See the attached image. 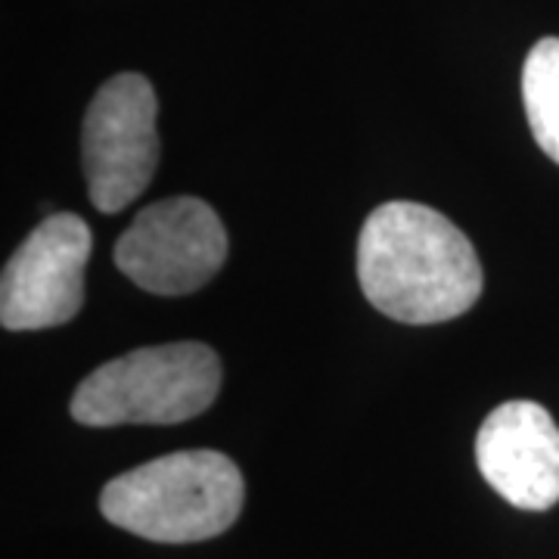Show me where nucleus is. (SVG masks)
Here are the masks:
<instances>
[{
  "mask_svg": "<svg viewBox=\"0 0 559 559\" xmlns=\"http://www.w3.org/2000/svg\"><path fill=\"white\" fill-rule=\"evenodd\" d=\"M358 280L385 318L429 326L466 314L481 296V264L457 224L419 202H385L358 237Z\"/></svg>",
  "mask_w": 559,
  "mask_h": 559,
  "instance_id": "obj_1",
  "label": "nucleus"
},
{
  "mask_svg": "<svg viewBox=\"0 0 559 559\" xmlns=\"http://www.w3.org/2000/svg\"><path fill=\"white\" fill-rule=\"evenodd\" d=\"M242 510V476L221 451H178L121 473L103 488L100 513L112 525L159 544L224 535Z\"/></svg>",
  "mask_w": 559,
  "mask_h": 559,
  "instance_id": "obj_2",
  "label": "nucleus"
},
{
  "mask_svg": "<svg viewBox=\"0 0 559 559\" xmlns=\"http://www.w3.org/2000/svg\"><path fill=\"white\" fill-rule=\"evenodd\" d=\"M221 389V360L202 342H168L106 360L69 401L81 426H171L200 417Z\"/></svg>",
  "mask_w": 559,
  "mask_h": 559,
  "instance_id": "obj_3",
  "label": "nucleus"
},
{
  "mask_svg": "<svg viewBox=\"0 0 559 559\" xmlns=\"http://www.w3.org/2000/svg\"><path fill=\"white\" fill-rule=\"evenodd\" d=\"M156 91L138 72L106 81L87 106L81 128V159L87 197L103 215H116L131 205L156 175Z\"/></svg>",
  "mask_w": 559,
  "mask_h": 559,
  "instance_id": "obj_4",
  "label": "nucleus"
},
{
  "mask_svg": "<svg viewBox=\"0 0 559 559\" xmlns=\"http://www.w3.org/2000/svg\"><path fill=\"white\" fill-rule=\"evenodd\" d=\"M227 259V230L218 212L197 197L153 202L116 242V267L153 296L202 289Z\"/></svg>",
  "mask_w": 559,
  "mask_h": 559,
  "instance_id": "obj_5",
  "label": "nucleus"
},
{
  "mask_svg": "<svg viewBox=\"0 0 559 559\" xmlns=\"http://www.w3.org/2000/svg\"><path fill=\"white\" fill-rule=\"evenodd\" d=\"M94 249L87 221L53 212L25 237L0 280L3 330H50L75 318L84 305V271Z\"/></svg>",
  "mask_w": 559,
  "mask_h": 559,
  "instance_id": "obj_6",
  "label": "nucleus"
},
{
  "mask_svg": "<svg viewBox=\"0 0 559 559\" xmlns=\"http://www.w3.org/2000/svg\"><path fill=\"white\" fill-rule=\"evenodd\" d=\"M485 481L520 510L544 513L559 503V426L535 401L495 407L476 439Z\"/></svg>",
  "mask_w": 559,
  "mask_h": 559,
  "instance_id": "obj_7",
  "label": "nucleus"
},
{
  "mask_svg": "<svg viewBox=\"0 0 559 559\" xmlns=\"http://www.w3.org/2000/svg\"><path fill=\"white\" fill-rule=\"evenodd\" d=\"M525 119L538 146L559 165V38H540L522 66Z\"/></svg>",
  "mask_w": 559,
  "mask_h": 559,
  "instance_id": "obj_8",
  "label": "nucleus"
}]
</instances>
